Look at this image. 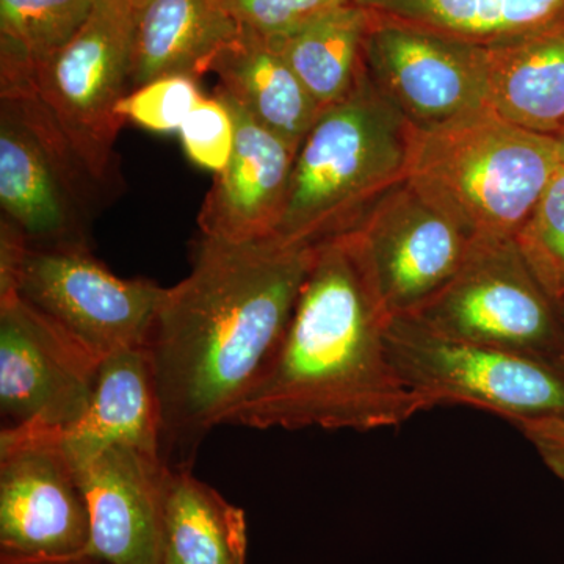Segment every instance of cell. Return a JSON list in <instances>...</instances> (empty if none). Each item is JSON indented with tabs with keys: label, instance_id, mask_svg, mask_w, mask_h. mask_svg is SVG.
I'll return each mask as SVG.
<instances>
[{
	"label": "cell",
	"instance_id": "16",
	"mask_svg": "<svg viewBox=\"0 0 564 564\" xmlns=\"http://www.w3.org/2000/svg\"><path fill=\"white\" fill-rule=\"evenodd\" d=\"M62 440L74 467L113 445L162 458L161 419L147 347L102 358L90 404L79 421L63 430Z\"/></svg>",
	"mask_w": 564,
	"mask_h": 564
},
{
	"label": "cell",
	"instance_id": "20",
	"mask_svg": "<svg viewBox=\"0 0 564 564\" xmlns=\"http://www.w3.org/2000/svg\"><path fill=\"white\" fill-rule=\"evenodd\" d=\"M247 514L192 469L169 467L163 489V564H247Z\"/></svg>",
	"mask_w": 564,
	"mask_h": 564
},
{
	"label": "cell",
	"instance_id": "29",
	"mask_svg": "<svg viewBox=\"0 0 564 564\" xmlns=\"http://www.w3.org/2000/svg\"><path fill=\"white\" fill-rule=\"evenodd\" d=\"M0 564H109L102 558L91 554V552H82L76 555L46 556V555H10L0 554Z\"/></svg>",
	"mask_w": 564,
	"mask_h": 564
},
{
	"label": "cell",
	"instance_id": "4",
	"mask_svg": "<svg viewBox=\"0 0 564 564\" xmlns=\"http://www.w3.org/2000/svg\"><path fill=\"white\" fill-rule=\"evenodd\" d=\"M558 140L488 107L415 131L408 180L473 239H516L562 169Z\"/></svg>",
	"mask_w": 564,
	"mask_h": 564
},
{
	"label": "cell",
	"instance_id": "5",
	"mask_svg": "<svg viewBox=\"0 0 564 564\" xmlns=\"http://www.w3.org/2000/svg\"><path fill=\"white\" fill-rule=\"evenodd\" d=\"M389 359L425 411L470 406L513 423L564 419V364L455 339L414 315H393Z\"/></svg>",
	"mask_w": 564,
	"mask_h": 564
},
{
	"label": "cell",
	"instance_id": "2",
	"mask_svg": "<svg viewBox=\"0 0 564 564\" xmlns=\"http://www.w3.org/2000/svg\"><path fill=\"white\" fill-rule=\"evenodd\" d=\"M389 318L351 234L315 245L291 322L226 425L373 432L423 413L389 359Z\"/></svg>",
	"mask_w": 564,
	"mask_h": 564
},
{
	"label": "cell",
	"instance_id": "6",
	"mask_svg": "<svg viewBox=\"0 0 564 564\" xmlns=\"http://www.w3.org/2000/svg\"><path fill=\"white\" fill-rule=\"evenodd\" d=\"M410 315L455 339L564 364L560 300L516 239H475L454 280Z\"/></svg>",
	"mask_w": 564,
	"mask_h": 564
},
{
	"label": "cell",
	"instance_id": "14",
	"mask_svg": "<svg viewBox=\"0 0 564 564\" xmlns=\"http://www.w3.org/2000/svg\"><path fill=\"white\" fill-rule=\"evenodd\" d=\"M88 513V552L109 564H163L161 456L113 445L76 467Z\"/></svg>",
	"mask_w": 564,
	"mask_h": 564
},
{
	"label": "cell",
	"instance_id": "3",
	"mask_svg": "<svg viewBox=\"0 0 564 564\" xmlns=\"http://www.w3.org/2000/svg\"><path fill=\"white\" fill-rule=\"evenodd\" d=\"M415 129L362 70L343 101L322 110L296 150L276 236L317 245L351 232L386 193L406 180Z\"/></svg>",
	"mask_w": 564,
	"mask_h": 564
},
{
	"label": "cell",
	"instance_id": "22",
	"mask_svg": "<svg viewBox=\"0 0 564 564\" xmlns=\"http://www.w3.org/2000/svg\"><path fill=\"white\" fill-rule=\"evenodd\" d=\"M366 9L391 14L473 41L494 44L544 31L564 22V0H352Z\"/></svg>",
	"mask_w": 564,
	"mask_h": 564
},
{
	"label": "cell",
	"instance_id": "31",
	"mask_svg": "<svg viewBox=\"0 0 564 564\" xmlns=\"http://www.w3.org/2000/svg\"><path fill=\"white\" fill-rule=\"evenodd\" d=\"M560 300V306H562V314H563V323H564V295Z\"/></svg>",
	"mask_w": 564,
	"mask_h": 564
},
{
	"label": "cell",
	"instance_id": "28",
	"mask_svg": "<svg viewBox=\"0 0 564 564\" xmlns=\"http://www.w3.org/2000/svg\"><path fill=\"white\" fill-rule=\"evenodd\" d=\"M544 466L564 486V419L543 417L516 423Z\"/></svg>",
	"mask_w": 564,
	"mask_h": 564
},
{
	"label": "cell",
	"instance_id": "13",
	"mask_svg": "<svg viewBox=\"0 0 564 564\" xmlns=\"http://www.w3.org/2000/svg\"><path fill=\"white\" fill-rule=\"evenodd\" d=\"M101 361L17 292L0 295V411L7 425L69 429L90 404Z\"/></svg>",
	"mask_w": 564,
	"mask_h": 564
},
{
	"label": "cell",
	"instance_id": "19",
	"mask_svg": "<svg viewBox=\"0 0 564 564\" xmlns=\"http://www.w3.org/2000/svg\"><path fill=\"white\" fill-rule=\"evenodd\" d=\"M218 90L242 106L256 121L299 150L321 117L322 107L280 51L256 33H239L212 61Z\"/></svg>",
	"mask_w": 564,
	"mask_h": 564
},
{
	"label": "cell",
	"instance_id": "9",
	"mask_svg": "<svg viewBox=\"0 0 564 564\" xmlns=\"http://www.w3.org/2000/svg\"><path fill=\"white\" fill-rule=\"evenodd\" d=\"M163 289L144 278L117 276L85 248L28 247L0 295L17 292L106 358L147 347Z\"/></svg>",
	"mask_w": 564,
	"mask_h": 564
},
{
	"label": "cell",
	"instance_id": "17",
	"mask_svg": "<svg viewBox=\"0 0 564 564\" xmlns=\"http://www.w3.org/2000/svg\"><path fill=\"white\" fill-rule=\"evenodd\" d=\"M239 31L225 0H132L129 87L165 76L199 79Z\"/></svg>",
	"mask_w": 564,
	"mask_h": 564
},
{
	"label": "cell",
	"instance_id": "12",
	"mask_svg": "<svg viewBox=\"0 0 564 564\" xmlns=\"http://www.w3.org/2000/svg\"><path fill=\"white\" fill-rule=\"evenodd\" d=\"M388 314L410 315L459 272L474 239L404 180L350 232Z\"/></svg>",
	"mask_w": 564,
	"mask_h": 564
},
{
	"label": "cell",
	"instance_id": "24",
	"mask_svg": "<svg viewBox=\"0 0 564 564\" xmlns=\"http://www.w3.org/2000/svg\"><path fill=\"white\" fill-rule=\"evenodd\" d=\"M519 250L538 280L555 296L564 295V166L555 174L524 228L516 237Z\"/></svg>",
	"mask_w": 564,
	"mask_h": 564
},
{
	"label": "cell",
	"instance_id": "7",
	"mask_svg": "<svg viewBox=\"0 0 564 564\" xmlns=\"http://www.w3.org/2000/svg\"><path fill=\"white\" fill-rule=\"evenodd\" d=\"M132 0H96L77 35L36 66L33 93L50 111L70 151L107 191L115 180V143L128 95Z\"/></svg>",
	"mask_w": 564,
	"mask_h": 564
},
{
	"label": "cell",
	"instance_id": "1",
	"mask_svg": "<svg viewBox=\"0 0 564 564\" xmlns=\"http://www.w3.org/2000/svg\"><path fill=\"white\" fill-rule=\"evenodd\" d=\"M315 245L228 243L202 237L192 270L163 289L147 350L161 419V454L192 469L282 339Z\"/></svg>",
	"mask_w": 564,
	"mask_h": 564
},
{
	"label": "cell",
	"instance_id": "15",
	"mask_svg": "<svg viewBox=\"0 0 564 564\" xmlns=\"http://www.w3.org/2000/svg\"><path fill=\"white\" fill-rule=\"evenodd\" d=\"M215 95L231 110L236 144L204 198L199 231L228 243L273 239L288 202L296 150L228 95L218 88Z\"/></svg>",
	"mask_w": 564,
	"mask_h": 564
},
{
	"label": "cell",
	"instance_id": "18",
	"mask_svg": "<svg viewBox=\"0 0 564 564\" xmlns=\"http://www.w3.org/2000/svg\"><path fill=\"white\" fill-rule=\"evenodd\" d=\"M485 106L525 131L564 132V22L484 44Z\"/></svg>",
	"mask_w": 564,
	"mask_h": 564
},
{
	"label": "cell",
	"instance_id": "21",
	"mask_svg": "<svg viewBox=\"0 0 564 564\" xmlns=\"http://www.w3.org/2000/svg\"><path fill=\"white\" fill-rule=\"evenodd\" d=\"M370 18L372 11L350 0L267 40L280 51L318 106L326 109L347 98L361 79Z\"/></svg>",
	"mask_w": 564,
	"mask_h": 564
},
{
	"label": "cell",
	"instance_id": "27",
	"mask_svg": "<svg viewBox=\"0 0 564 564\" xmlns=\"http://www.w3.org/2000/svg\"><path fill=\"white\" fill-rule=\"evenodd\" d=\"M350 0H225L236 24L263 39L284 35Z\"/></svg>",
	"mask_w": 564,
	"mask_h": 564
},
{
	"label": "cell",
	"instance_id": "11",
	"mask_svg": "<svg viewBox=\"0 0 564 564\" xmlns=\"http://www.w3.org/2000/svg\"><path fill=\"white\" fill-rule=\"evenodd\" d=\"M90 545V513L62 430L0 433V554L65 556Z\"/></svg>",
	"mask_w": 564,
	"mask_h": 564
},
{
	"label": "cell",
	"instance_id": "25",
	"mask_svg": "<svg viewBox=\"0 0 564 564\" xmlns=\"http://www.w3.org/2000/svg\"><path fill=\"white\" fill-rule=\"evenodd\" d=\"M203 98L196 77H159L122 96L117 115L147 131L180 132Z\"/></svg>",
	"mask_w": 564,
	"mask_h": 564
},
{
	"label": "cell",
	"instance_id": "10",
	"mask_svg": "<svg viewBox=\"0 0 564 564\" xmlns=\"http://www.w3.org/2000/svg\"><path fill=\"white\" fill-rule=\"evenodd\" d=\"M370 11L364 70L415 131L486 107L484 44Z\"/></svg>",
	"mask_w": 564,
	"mask_h": 564
},
{
	"label": "cell",
	"instance_id": "30",
	"mask_svg": "<svg viewBox=\"0 0 564 564\" xmlns=\"http://www.w3.org/2000/svg\"><path fill=\"white\" fill-rule=\"evenodd\" d=\"M556 140H558L560 154H562V163H563V166H564V132L562 133V135L556 137Z\"/></svg>",
	"mask_w": 564,
	"mask_h": 564
},
{
	"label": "cell",
	"instance_id": "8",
	"mask_svg": "<svg viewBox=\"0 0 564 564\" xmlns=\"http://www.w3.org/2000/svg\"><path fill=\"white\" fill-rule=\"evenodd\" d=\"M98 191L35 95L0 98V207L29 247L90 250Z\"/></svg>",
	"mask_w": 564,
	"mask_h": 564
},
{
	"label": "cell",
	"instance_id": "26",
	"mask_svg": "<svg viewBox=\"0 0 564 564\" xmlns=\"http://www.w3.org/2000/svg\"><path fill=\"white\" fill-rule=\"evenodd\" d=\"M182 148L195 165L220 173L236 144V121L217 95L203 98L180 129Z\"/></svg>",
	"mask_w": 564,
	"mask_h": 564
},
{
	"label": "cell",
	"instance_id": "23",
	"mask_svg": "<svg viewBox=\"0 0 564 564\" xmlns=\"http://www.w3.org/2000/svg\"><path fill=\"white\" fill-rule=\"evenodd\" d=\"M96 0H0V50L36 66L65 47L84 28Z\"/></svg>",
	"mask_w": 564,
	"mask_h": 564
}]
</instances>
